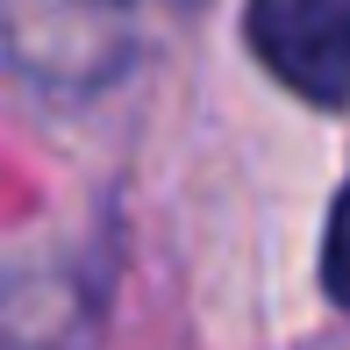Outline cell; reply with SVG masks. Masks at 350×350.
<instances>
[{
	"mask_svg": "<svg viewBox=\"0 0 350 350\" xmlns=\"http://www.w3.org/2000/svg\"><path fill=\"white\" fill-rule=\"evenodd\" d=\"M243 36L286 93L314 107L350 100V0H250Z\"/></svg>",
	"mask_w": 350,
	"mask_h": 350,
	"instance_id": "cell-1",
	"label": "cell"
},
{
	"mask_svg": "<svg viewBox=\"0 0 350 350\" xmlns=\"http://www.w3.org/2000/svg\"><path fill=\"white\" fill-rule=\"evenodd\" d=\"M322 286L336 308H350V179L336 193V215H329V243H322Z\"/></svg>",
	"mask_w": 350,
	"mask_h": 350,
	"instance_id": "cell-2",
	"label": "cell"
}]
</instances>
